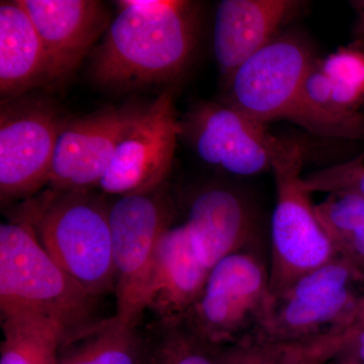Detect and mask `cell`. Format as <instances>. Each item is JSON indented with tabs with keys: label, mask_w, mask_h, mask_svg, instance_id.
I'll list each match as a JSON object with an SVG mask.
<instances>
[{
	"label": "cell",
	"mask_w": 364,
	"mask_h": 364,
	"mask_svg": "<svg viewBox=\"0 0 364 364\" xmlns=\"http://www.w3.org/2000/svg\"><path fill=\"white\" fill-rule=\"evenodd\" d=\"M92 59L95 82L130 90L176 78L198 44V4L186 0H123Z\"/></svg>",
	"instance_id": "1"
},
{
	"label": "cell",
	"mask_w": 364,
	"mask_h": 364,
	"mask_svg": "<svg viewBox=\"0 0 364 364\" xmlns=\"http://www.w3.org/2000/svg\"><path fill=\"white\" fill-rule=\"evenodd\" d=\"M25 221L43 247L91 298L116 287L109 207L90 191H50Z\"/></svg>",
	"instance_id": "2"
},
{
	"label": "cell",
	"mask_w": 364,
	"mask_h": 364,
	"mask_svg": "<svg viewBox=\"0 0 364 364\" xmlns=\"http://www.w3.org/2000/svg\"><path fill=\"white\" fill-rule=\"evenodd\" d=\"M93 298L53 259L23 219L0 226L1 318L31 314L75 329L90 322Z\"/></svg>",
	"instance_id": "3"
},
{
	"label": "cell",
	"mask_w": 364,
	"mask_h": 364,
	"mask_svg": "<svg viewBox=\"0 0 364 364\" xmlns=\"http://www.w3.org/2000/svg\"><path fill=\"white\" fill-rule=\"evenodd\" d=\"M306 148L298 138L279 136L272 159L277 203L270 223V291L273 298L337 258L303 186Z\"/></svg>",
	"instance_id": "4"
},
{
	"label": "cell",
	"mask_w": 364,
	"mask_h": 364,
	"mask_svg": "<svg viewBox=\"0 0 364 364\" xmlns=\"http://www.w3.org/2000/svg\"><path fill=\"white\" fill-rule=\"evenodd\" d=\"M269 269L256 251L231 254L210 268L181 324L214 349L260 336L272 311Z\"/></svg>",
	"instance_id": "5"
},
{
	"label": "cell",
	"mask_w": 364,
	"mask_h": 364,
	"mask_svg": "<svg viewBox=\"0 0 364 364\" xmlns=\"http://www.w3.org/2000/svg\"><path fill=\"white\" fill-rule=\"evenodd\" d=\"M173 220L172 203L158 191L119 196L109 205L116 316L128 324L138 326L147 310L146 301L158 245Z\"/></svg>",
	"instance_id": "6"
},
{
	"label": "cell",
	"mask_w": 364,
	"mask_h": 364,
	"mask_svg": "<svg viewBox=\"0 0 364 364\" xmlns=\"http://www.w3.org/2000/svg\"><path fill=\"white\" fill-rule=\"evenodd\" d=\"M364 282L345 261L335 258L273 298L260 338L311 341L348 330Z\"/></svg>",
	"instance_id": "7"
},
{
	"label": "cell",
	"mask_w": 364,
	"mask_h": 364,
	"mask_svg": "<svg viewBox=\"0 0 364 364\" xmlns=\"http://www.w3.org/2000/svg\"><path fill=\"white\" fill-rule=\"evenodd\" d=\"M315 61L304 38L277 36L227 79L225 104L263 124L286 119Z\"/></svg>",
	"instance_id": "8"
},
{
	"label": "cell",
	"mask_w": 364,
	"mask_h": 364,
	"mask_svg": "<svg viewBox=\"0 0 364 364\" xmlns=\"http://www.w3.org/2000/svg\"><path fill=\"white\" fill-rule=\"evenodd\" d=\"M181 134L173 92L164 91L119 144L98 188L117 196L158 191L172 168Z\"/></svg>",
	"instance_id": "9"
},
{
	"label": "cell",
	"mask_w": 364,
	"mask_h": 364,
	"mask_svg": "<svg viewBox=\"0 0 364 364\" xmlns=\"http://www.w3.org/2000/svg\"><path fill=\"white\" fill-rule=\"evenodd\" d=\"M66 121L45 104L2 102L0 117L1 200L33 195L49 183L53 155Z\"/></svg>",
	"instance_id": "10"
},
{
	"label": "cell",
	"mask_w": 364,
	"mask_h": 364,
	"mask_svg": "<svg viewBox=\"0 0 364 364\" xmlns=\"http://www.w3.org/2000/svg\"><path fill=\"white\" fill-rule=\"evenodd\" d=\"M186 134L203 161L236 176L272 170L279 136L267 124L227 104L205 102L193 109Z\"/></svg>",
	"instance_id": "11"
},
{
	"label": "cell",
	"mask_w": 364,
	"mask_h": 364,
	"mask_svg": "<svg viewBox=\"0 0 364 364\" xmlns=\"http://www.w3.org/2000/svg\"><path fill=\"white\" fill-rule=\"evenodd\" d=\"M143 112L112 109L66 121L53 155V191H85L100 186L117 146Z\"/></svg>",
	"instance_id": "12"
},
{
	"label": "cell",
	"mask_w": 364,
	"mask_h": 364,
	"mask_svg": "<svg viewBox=\"0 0 364 364\" xmlns=\"http://www.w3.org/2000/svg\"><path fill=\"white\" fill-rule=\"evenodd\" d=\"M32 20L48 60L49 83L65 80L104 31L109 16L95 0H18Z\"/></svg>",
	"instance_id": "13"
},
{
	"label": "cell",
	"mask_w": 364,
	"mask_h": 364,
	"mask_svg": "<svg viewBox=\"0 0 364 364\" xmlns=\"http://www.w3.org/2000/svg\"><path fill=\"white\" fill-rule=\"evenodd\" d=\"M183 224L208 269L231 254L253 250L257 237L252 207L239 191L224 186H208L196 193Z\"/></svg>",
	"instance_id": "14"
},
{
	"label": "cell",
	"mask_w": 364,
	"mask_h": 364,
	"mask_svg": "<svg viewBox=\"0 0 364 364\" xmlns=\"http://www.w3.org/2000/svg\"><path fill=\"white\" fill-rule=\"evenodd\" d=\"M296 0H223L214 25V54L222 77L277 37L279 28L303 9Z\"/></svg>",
	"instance_id": "15"
},
{
	"label": "cell",
	"mask_w": 364,
	"mask_h": 364,
	"mask_svg": "<svg viewBox=\"0 0 364 364\" xmlns=\"http://www.w3.org/2000/svg\"><path fill=\"white\" fill-rule=\"evenodd\" d=\"M210 270L196 253L184 224L169 227L158 245L147 309L161 324H181L202 293Z\"/></svg>",
	"instance_id": "16"
},
{
	"label": "cell",
	"mask_w": 364,
	"mask_h": 364,
	"mask_svg": "<svg viewBox=\"0 0 364 364\" xmlns=\"http://www.w3.org/2000/svg\"><path fill=\"white\" fill-rule=\"evenodd\" d=\"M49 83L44 46L18 0L0 4V92L11 100Z\"/></svg>",
	"instance_id": "17"
},
{
	"label": "cell",
	"mask_w": 364,
	"mask_h": 364,
	"mask_svg": "<svg viewBox=\"0 0 364 364\" xmlns=\"http://www.w3.org/2000/svg\"><path fill=\"white\" fill-rule=\"evenodd\" d=\"M146 348L138 326L114 315L67 332L57 364H144Z\"/></svg>",
	"instance_id": "18"
},
{
	"label": "cell",
	"mask_w": 364,
	"mask_h": 364,
	"mask_svg": "<svg viewBox=\"0 0 364 364\" xmlns=\"http://www.w3.org/2000/svg\"><path fill=\"white\" fill-rule=\"evenodd\" d=\"M286 119L306 131L331 138L364 139V114L340 109L332 100V85L318 60L306 74L298 97Z\"/></svg>",
	"instance_id": "19"
},
{
	"label": "cell",
	"mask_w": 364,
	"mask_h": 364,
	"mask_svg": "<svg viewBox=\"0 0 364 364\" xmlns=\"http://www.w3.org/2000/svg\"><path fill=\"white\" fill-rule=\"evenodd\" d=\"M0 364H57L66 326L56 318L20 314L1 318Z\"/></svg>",
	"instance_id": "20"
},
{
	"label": "cell",
	"mask_w": 364,
	"mask_h": 364,
	"mask_svg": "<svg viewBox=\"0 0 364 364\" xmlns=\"http://www.w3.org/2000/svg\"><path fill=\"white\" fill-rule=\"evenodd\" d=\"M343 340V334L298 342L252 337L215 350L220 364H326Z\"/></svg>",
	"instance_id": "21"
},
{
	"label": "cell",
	"mask_w": 364,
	"mask_h": 364,
	"mask_svg": "<svg viewBox=\"0 0 364 364\" xmlns=\"http://www.w3.org/2000/svg\"><path fill=\"white\" fill-rule=\"evenodd\" d=\"M318 63L331 81L334 104L345 112H359L364 102V49L339 48Z\"/></svg>",
	"instance_id": "22"
},
{
	"label": "cell",
	"mask_w": 364,
	"mask_h": 364,
	"mask_svg": "<svg viewBox=\"0 0 364 364\" xmlns=\"http://www.w3.org/2000/svg\"><path fill=\"white\" fill-rule=\"evenodd\" d=\"M144 364H220L217 353L183 324H161L159 338L146 348Z\"/></svg>",
	"instance_id": "23"
},
{
	"label": "cell",
	"mask_w": 364,
	"mask_h": 364,
	"mask_svg": "<svg viewBox=\"0 0 364 364\" xmlns=\"http://www.w3.org/2000/svg\"><path fill=\"white\" fill-rule=\"evenodd\" d=\"M327 234L337 257L364 282V198L340 208L330 222Z\"/></svg>",
	"instance_id": "24"
},
{
	"label": "cell",
	"mask_w": 364,
	"mask_h": 364,
	"mask_svg": "<svg viewBox=\"0 0 364 364\" xmlns=\"http://www.w3.org/2000/svg\"><path fill=\"white\" fill-rule=\"evenodd\" d=\"M309 193L356 195L364 198V154L355 159L318 170L303 177Z\"/></svg>",
	"instance_id": "25"
},
{
	"label": "cell",
	"mask_w": 364,
	"mask_h": 364,
	"mask_svg": "<svg viewBox=\"0 0 364 364\" xmlns=\"http://www.w3.org/2000/svg\"><path fill=\"white\" fill-rule=\"evenodd\" d=\"M337 354L364 363V329L345 332L343 345Z\"/></svg>",
	"instance_id": "26"
},
{
	"label": "cell",
	"mask_w": 364,
	"mask_h": 364,
	"mask_svg": "<svg viewBox=\"0 0 364 364\" xmlns=\"http://www.w3.org/2000/svg\"><path fill=\"white\" fill-rule=\"evenodd\" d=\"M356 11L355 38L358 47L364 49V0L352 2Z\"/></svg>",
	"instance_id": "27"
},
{
	"label": "cell",
	"mask_w": 364,
	"mask_h": 364,
	"mask_svg": "<svg viewBox=\"0 0 364 364\" xmlns=\"http://www.w3.org/2000/svg\"><path fill=\"white\" fill-rule=\"evenodd\" d=\"M364 329V291L359 299L358 306H356L355 312L347 331L352 330Z\"/></svg>",
	"instance_id": "28"
},
{
	"label": "cell",
	"mask_w": 364,
	"mask_h": 364,
	"mask_svg": "<svg viewBox=\"0 0 364 364\" xmlns=\"http://www.w3.org/2000/svg\"><path fill=\"white\" fill-rule=\"evenodd\" d=\"M326 364H364V363L348 358V356L342 355V354H336L334 358L330 359Z\"/></svg>",
	"instance_id": "29"
}]
</instances>
